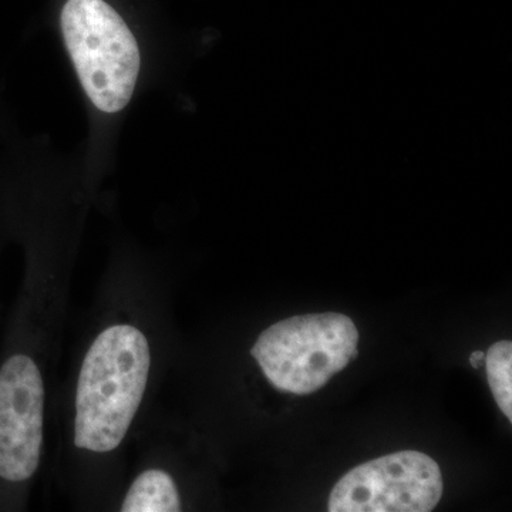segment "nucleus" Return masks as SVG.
Listing matches in <instances>:
<instances>
[{
  "mask_svg": "<svg viewBox=\"0 0 512 512\" xmlns=\"http://www.w3.org/2000/svg\"><path fill=\"white\" fill-rule=\"evenodd\" d=\"M151 352L146 335L113 325L84 356L76 390L74 446L94 453L116 450L143 402Z\"/></svg>",
  "mask_w": 512,
  "mask_h": 512,
  "instance_id": "f257e3e1",
  "label": "nucleus"
},
{
  "mask_svg": "<svg viewBox=\"0 0 512 512\" xmlns=\"http://www.w3.org/2000/svg\"><path fill=\"white\" fill-rule=\"evenodd\" d=\"M63 39L87 97L101 113L126 109L140 74L133 32L106 0H67L60 15Z\"/></svg>",
  "mask_w": 512,
  "mask_h": 512,
  "instance_id": "f03ea898",
  "label": "nucleus"
},
{
  "mask_svg": "<svg viewBox=\"0 0 512 512\" xmlns=\"http://www.w3.org/2000/svg\"><path fill=\"white\" fill-rule=\"evenodd\" d=\"M45 382L32 356L10 353L0 365V483L22 484L40 464Z\"/></svg>",
  "mask_w": 512,
  "mask_h": 512,
  "instance_id": "39448f33",
  "label": "nucleus"
},
{
  "mask_svg": "<svg viewBox=\"0 0 512 512\" xmlns=\"http://www.w3.org/2000/svg\"><path fill=\"white\" fill-rule=\"evenodd\" d=\"M443 495L439 464L420 451H399L367 461L340 478L330 512H430Z\"/></svg>",
  "mask_w": 512,
  "mask_h": 512,
  "instance_id": "20e7f679",
  "label": "nucleus"
},
{
  "mask_svg": "<svg viewBox=\"0 0 512 512\" xmlns=\"http://www.w3.org/2000/svg\"><path fill=\"white\" fill-rule=\"evenodd\" d=\"M123 512H177L181 498L174 478L164 470L151 468L133 481L121 504Z\"/></svg>",
  "mask_w": 512,
  "mask_h": 512,
  "instance_id": "423d86ee",
  "label": "nucleus"
},
{
  "mask_svg": "<svg viewBox=\"0 0 512 512\" xmlns=\"http://www.w3.org/2000/svg\"><path fill=\"white\" fill-rule=\"evenodd\" d=\"M359 332L349 316L328 312L293 316L264 330L251 353L282 392L311 394L357 355Z\"/></svg>",
  "mask_w": 512,
  "mask_h": 512,
  "instance_id": "7ed1b4c3",
  "label": "nucleus"
},
{
  "mask_svg": "<svg viewBox=\"0 0 512 512\" xmlns=\"http://www.w3.org/2000/svg\"><path fill=\"white\" fill-rule=\"evenodd\" d=\"M488 384L495 402L504 416L512 420V343L501 340L494 343L485 355Z\"/></svg>",
  "mask_w": 512,
  "mask_h": 512,
  "instance_id": "0eeeda50",
  "label": "nucleus"
},
{
  "mask_svg": "<svg viewBox=\"0 0 512 512\" xmlns=\"http://www.w3.org/2000/svg\"><path fill=\"white\" fill-rule=\"evenodd\" d=\"M484 360V352H480V350H478V352H474L473 355L470 356L471 366L476 367V369L484 365Z\"/></svg>",
  "mask_w": 512,
  "mask_h": 512,
  "instance_id": "6e6552de",
  "label": "nucleus"
}]
</instances>
